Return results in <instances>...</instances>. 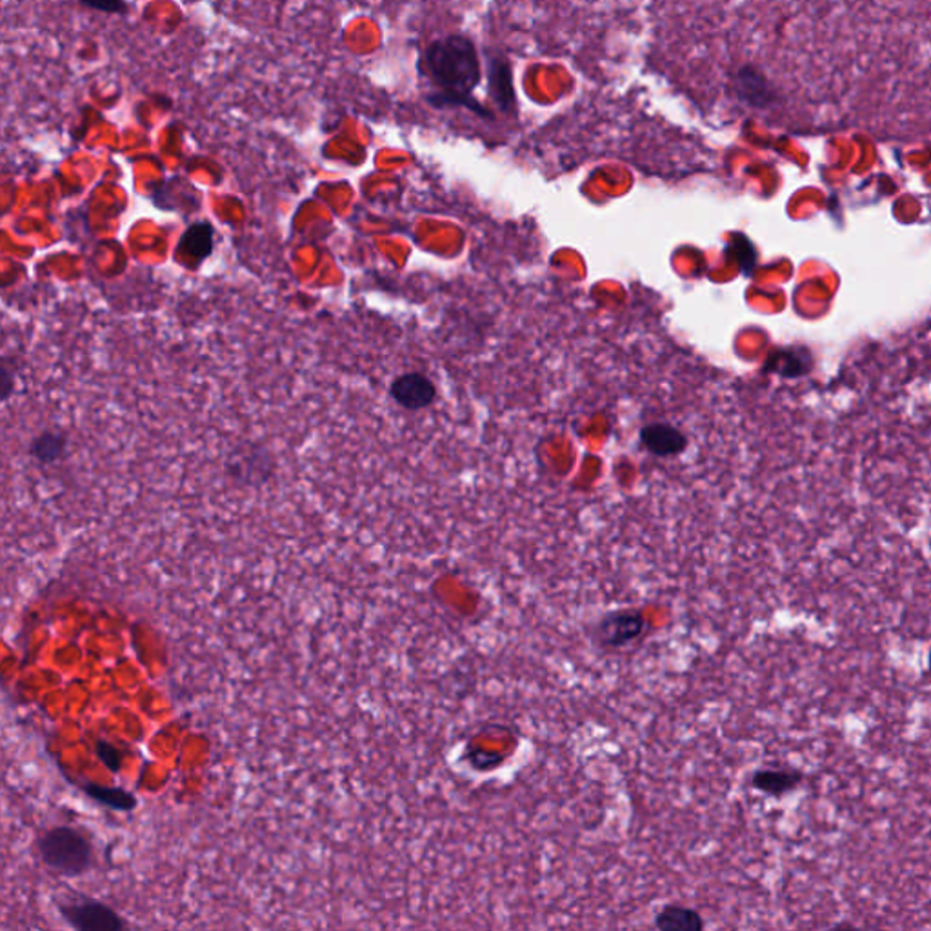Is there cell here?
<instances>
[{"label":"cell","mask_w":931,"mask_h":931,"mask_svg":"<svg viewBox=\"0 0 931 931\" xmlns=\"http://www.w3.org/2000/svg\"><path fill=\"white\" fill-rule=\"evenodd\" d=\"M42 861L62 876H81L91 867L93 850L87 837L73 828H53L39 844Z\"/></svg>","instance_id":"cell-2"},{"label":"cell","mask_w":931,"mask_h":931,"mask_svg":"<svg viewBox=\"0 0 931 931\" xmlns=\"http://www.w3.org/2000/svg\"><path fill=\"white\" fill-rule=\"evenodd\" d=\"M928 670H930V675H931V648H930V655H928Z\"/></svg>","instance_id":"cell-12"},{"label":"cell","mask_w":931,"mask_h":931,"mask_svg":"<svg viewBox=\"0 0 931 931\" xmlns=\"http://www.w3.org/2000/svg\"><path fill=\"white\" fill-rule=\"evenodd\" d=\"M62 915L71 927L82 931H115L124 928L121 917L107 904L97 901L71 902L62 908Z\"/></svg>","instance_id":"cell-4"},{"label":"cell","mask_w":931,"mask_h":931,"mask_svg":"<svg viewBox=\"0 0 931 931\" xmlns=\"http://www.w3.org/2000/svg\"><path fill=\"white\" fill-rule=\"evenodd\" d=\"M646 629L645 615L637 609H615L600 617L595 626V639L609 650H620L634 645Z\"/></svg>","instance_id":"cell-3"},{"label":"cell","mask_w":931,"mask_h":931,"mask_svg":"<svg viewBox=\"0 0 931 931\" xmlns=\"http://www.w3.org/2000/svg\"><path fill=\"white\" fill-rule=\"evenodd\" d=\"M802 782V773L796 768H786V766H768V768H759V770L751 776L750 785L753 790L765 793V796L780 799V797L788 796L791 791H796Z\"/></svg>","instance_id":"cell-5"},{"label":"cell","mask_w":931,"mask_h":931,"mask_svg":"<svg viewBox=\"0 0 931 931\" xmlns=\"http://www.w3.org/2000/svg\"><path fill=\"white\" fill-rule=\"evenodd\" d=\"M97 753H99L102 762H104L110 770H119V766H121V753H119L115 746L108 745V742H99V746H97Z\"/></svg>","instance_id":"cell-11"},{"label":"cell","mask_w":931,"mask_h":931,"mask_svg":"<svg viewBox=\"0 0 931 931\" xmlns=\"http://www.w3.org/2000/svg\"><path fill=\"white\" fill-rule=\"evenodd\" d=\"M736 91L740 101L757 110H766L776 101L770 82L753 65H742L736 75Z\"/></svg>","instance_id":"cell-6"},{"label":"cell","mask_w":931,"mask_h":931,"mask_svg":"<svg viewBox=\"0 0 931 931\" xmlns=\"http://www.w3.org/2000/svg\"><path fill=\"white\" fill-rule=\"evenodd\" d=\"M79 2L90 10L102 11V13H110V16H127L130 11L128 0H79Z\"/></svg>","instance_id":"cell-10"},{"label":"cell","mask_w":931,"mask_h":931,"mask_svg":"<svg viewBox=\"0 0 931 931\" xmlns=\"http://www.w3.org/2000/svg\"><path fill=\"white\" fill-rule=\"evenodd\" d=\"M492 95L503 110H514V90L508 65L498 62V68H492Z\"/></svg>","instance_id":"cell-9"},{"label":"cell","mask_w":931,"mask_h":931,"mask_svg":"<svg viewBox=\"0 0 931 931\" xmlns=\"http://www.w3.org/2000/svg\"><path fill=\"white\" fill-rule=\"evenodd\" d=\"M424 61L429 77L443 91L444 101H464L480 82V61L474 42L463 36H448L432 42Z\"/></svg>","instance_id":"cell-1"},{"label":"cell","mask_w":931,"mask_h":931,"mask_svg":"<svg viewBox=\"0 0 931 931\" xmlns=\"http://www.w3.org/2000/svg\"><path fill=\"white\" fill-rule=\"evenodd\" d=\"M88 796L101 804L113 808L119 811H130L136 806L135 797L131 796L130 791L121 790V788H107V786H88Z\"/></svg>","instance_id":"cell-8"},{"label":"cell","mask_w":931,"mask_h":931,"mask_svg":"<svg viewBox=\"0 0 931 931\" xmlns=\"http://www.w3.org/2000/svg\"><path fill=\"white\" fill-rule=\"evenodd\" d=\"M655 928L662 931H700L705 928V919L691 908L668 904L655 915Z\"/></svg>","instance_id":"cell-7"}]
</instances>
